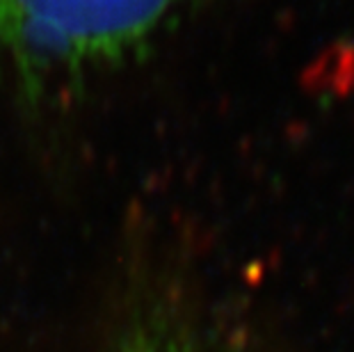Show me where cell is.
<instances>
[{"label": "cell", "instance_id": "2", "mask_svg": "<svg viewBox=\"0 0 354 352\" xmlns=\"http://www.w3.org/2000/svg\"><path fill=\"white\" fill-rule=\"evenodd\" d=\"M138 352H192V350H185L178 346H153V348H142Z\"/></svg>", "mask_w": 354, "mask_h": 352}, {"label": "cell", "instance_id": "1", "mask_svg": "<svg viewBox=\"0 0 354 352\" xmlns=\"http://www.w3.org/2000/svg\"><path fill=\"white\" fill-rule=\"evenodd\" d=\"M190 0H0V73L80 80L160 39Z\"/></svg>", "mask_w": 354, "mask_h": 352}]
</instances>
